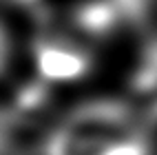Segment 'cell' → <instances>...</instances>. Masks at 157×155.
<instances>
[{"mask_svg":"<svg viewBox=\"0 0 157 155\" xmlns=\"http://www.w3.org/2000/svg\"><path fill=\"white\" fill-rule=\"evenodd\" d=\"M104 67V49L62 22L25 29L22 71L60 100L93 91Z\"/></svg>","mask_w":157,"mask_h":155,"instance_id":"cell-1","label":"cell"},{"mask_svg":"<svg viewBox=\"0 0 157 155\" xmlns=\"http://www.w3.org/2000/svg\"><path fill=\"white\" fill-rule=\"evenodd\" d=\"M25 27L0 7V91L7 89L22 71Z\"/></svg>","mask_w":157,"mask_h":155,"instance_id":"cell-2","label":"cell"},{"mask_svg":"<svg viewBox=\"0 0 157 155\" xmlns=\"http://www.w3.org/2000/svg\"><path fill=\"white\" fill-rule=\"evenodd\" d=\"M25 129V120L9 104V100L0 91V155H11Z\"/></svg>","mask_w":157,"mask_h":155,"instance_id":"cell-3","label":"cell"}]
</instances>
